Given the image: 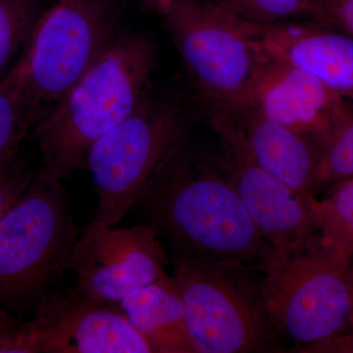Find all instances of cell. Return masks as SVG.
<instances>
[{
    "instance_id": "cell-23",
    "label": "cell",
    "mask_w": 353,
    "mask_h": 353,
    "mask_svg": "<svg viewBox=\"0 0 353 353\" xmlns=\"http://www.w3.org/2000/svg\"><path fill=\"white\" fill-rule=\"evenodd\" d=\"M299 353H353V333H343L322 343L309 345Z\"/></svg>"
},
{
    "instance_id": "cell-1",
    "label": "cell",
    "mask_w": 353,
    "mask_h": 353,
    "mask_svg": "<svg viewBox=\"0 0 353 353\" xmlns=\"http://www.w3.org/2000/svg\"><path fill=\"white\" fill-rule=\"evenodd\" d=\"M169 245L264 270L273 248L246 212L216 152L187 143L139 202Z\"/></svg>"
},
{
    "instance_id": "cell-15",
    "label": "cell",
    "mask_w": 353,
    "mask_h": 353,
    "mask_svg": "<svg viewBox=\"0 0 353 353\" xmlns=\"http://www.w3.org/2000/svg\"><path fill=\"white\" fill-rule=\"evenodd\" d=\"M119 305L153 353H197L173 277L167 276L132 290Z\"/></svg>"
},
{
    "instance_id": "cell-25",
    "label": "cell",
    "mask_w": 353,
    "mask_h": 353,
    "mask_svg": "<svg viewBox=\"0 0 353 353\" xmlns=\"http://www.w3.org/2000/svg\"><path fill=\"white\" fill-rule=\"evenodd\" d=\"M150 2L152 4L153 7H154L155 6H157L158 0H150Z\"/></svg>"
},
{
    "instance_id": "cell-10",
    "label": "cell",
    "mask_w": 353,
    "mask_h": 353,
    "mask_svg": "<svg viewBox=\"0 0 353 353\" xmlns=\"http://www.w3.org/2000/svg\"><path fill=\"white\" fill-rule=\"evenodd\" d=\"M216 150L223 169L252 218L273 250L307 240L317 232V202L312 194L292 189L264 170L254 159L226 114L210 110Z\"/></svg>"
},
{
    "instance_id": "cell-4",
    "label": "cell",
    "mask_w": 353,
    "mask_h": 353,
    "mask_svg": "<svg viewBox=\"0 0 353 353\" xmlns=\"http://www.w3.org/2000/svg\"><path fill=\"white\" fill-rule=\"evenodd\" d=\"M62 181L43 168L0 217V309L31 313L59 290L78 241Z\"/></svg>"
},
{
    "instance_id": "cell-2",
    "label": "cell",
    "mask_w": 353,
    "mask_h": 353,
    "mask_svg": "<svg viewBox=\"0 0 353 353\" xmlns=\"http://www.w3.org/2000/svg\"><path fill=\"white\" fill-rule=\"evenodd\" d=\"M157 50L148 34H116L32 130L43 168L59 180L85 168L88 150L152 95Z\"/></svg>"
},
{
    "instance_id": "cell-26",
    "label": "cell",
    "mask_w": 353,
    "mask_h": 353,
    "mask_svg": "<svg viewBox=\"0 0 353 353\" xmlns=\"http://www.w3.org/2000/svg\"><path fill=\"white\" fill-rule=\"evenodd\" d=\"M350 329H352V331H350V333H353V319H352V326H350Z\"/></svg>"
},
{
    "instance_id": "cell-20",
    "label": "cell",
    "mask_w": 353,
    "mask_h": 353,
    "mask_svg": "<svg viewBox=\"0 0 353 353\" xmlns=\"http://www.w3.org/2000/svg\"><path fill=\"white\" fill-rule=\"evenodd\" d=\"M246 20L259 24L311 19L312 0H228Z\"/></svg>"
},
{
    "instance_id": "cell-8",
    "label": "cell",
    "mask_w": 353,
    "mask_h": 353,
    "mask_svg": "<svg viewBox=\"0 0 353 353\" xmlns=\"http://www.w3.org/2000/svg\"><path fill=\"white\" fill-rule=\"evenodd\" d=\"M115 22L105 0H59L39 17L14 65L38 123L115 38Z\"/></svg>"
},
{
    "instance_id": "cell-24",
    "label": "cell",
    "mask_w": 353,
    "mask_h": 353,
    "mask_svg": "<svg viewBox=\"0 0 353 353\" xmlns=\"http://www.w3.org/2000/svg\"><path fill=\"white\" fill-rule=\"evenodd\" d=\"M20 321L19 318L0 309V350Z\"/></svg>"
},
{
    "instance_id": "cell-17",
    "label": "cell",
    "mask_w": 353,
    "mask_h": 353,
    "mask_svg": "<svg viewBox=\"0 0 353 353\" xmlns=\"http://www.w3.org/2000/svg\"><path fill=\"white\" fill-rule=\"evenodd\" d=\"M320 240L347 259H353V179L334 185L326 199L317 202Z\"/></svg>"
},
{
    "instance_id": "cell-7",
    "label": "cell",
    "mask_w": 353,
    "mask_h": 353,
    "mask_svg": "<svg viewBox=\"0 0 353 353\" xmlns=\"http://www.w3.org/2000/svg\"><path fill=\"white\" fill-rule=\"evenodd\" d=\"M194 92L208 109L245 101L265 54L226 0H158Z\"/></svg>"
},
{
    "instance_id": "cell-19",
    "label": "cell",
    "mask_w": 353,
    "mask_h": 353,
    "mask_svg": "<svg viewBox=\"0 0 353 353\" xmlns=\"http://www.w3.org/2000/svg\"><path fill=\"white\" fill-rule=\"evenodd\" d=\"M39 17L37 0H0V78L29 41Z\"/></svg>"
},
{
    "instance_id": "cell-14",
    "label": "cell",
    "mask_w": 353,
    "mask_h": 353,
    "mask_svg": "<svg viewBox=\"0 0 353 353\" xmlns=\"http://www.w3.org/2000/svg\"><path fill=\"white\" fill-rule=\"evenodd\" d=\"M214 109L226 114L246 150L264 170L292 189L314 196L319 157L314 145L267 119L250 104Z\"/></svg>"
},
{
    "instance_id": "cell-18",
    "label": "cell",
    "mask_w": 353,
    "mask_h": 353,
    "mask_svg": "<svg viewBox=\"0 0 353 353\" xmlns=\"http://www.w3.org/2000/svg\"><path fill=\"white\" fill-rule=\"evenodd\" d=\"M353 179V102L323 146L316 166V189Z\"/></svg>"
},
{
    "instance_id": "cell-13",
    "label": "cell",
    "mask_w": 353,
    "mask_h": 353,
    "mask_svg": "<svg viewBox=\"0 0 353 353\" xmlns=\"http://www.w3.org/2000/svg\"><path fill=\"white\" fill-rule=\"evenodd\" d=\"M253 36L268 57L316 77L343 99L353 102V38L312 19L259 24Z\"/></svg>"
},
{
    "instance_id": "cell-11",
    "label": "cell",
    "mask_w": 353,
    "mask_h": 353,
    "mask_svg": "<svg viewBox=\"0 0 353 353\" xmlns=\"http://www.w3.org/2000/svg\"><path fill=\"white\" fill-rule=\"evenodd\" d=\"M148 225L85 232L77 241L69 271L72 290L97 303L119 304L132 290L167 277L168 252Z\"/></svg>"
},
{
    "instance_id": "cell-5",
    "label": "cell",
    "mask_w": 353,
    "mask_h": 353,
    "mask_svg": "<svg viewBox=\"0 0 353 353\" xmlns=\"http://www.w3.org/2000/svg\"><path fill=\"white\" fill-rule=\"evenodd\" d=\"M190 120L178 102L152 95L90 148L97 209L87 231L115 226L145 196L190 138Z\"/></svg>"
},
{
    "instance_id": "cell-16",
    "label": "cell",
    "mask_w": 353,
    "mask_h": 353,
    "mask_svg": "<svg viewBox=\"0 0 353 353\" xmlns=\"http://www.w3.org/2000/svg\"><path fill=\"white\" fill-rule=\"evenodd\" d=\"M36 125L19 74L12 66L0 78V163L21 152L23 141Z\"/></svg>"
},
{
    "instance_id": "cell-21",
    "label": "cell",
    "mask_w": 353,
    "mask_h": 353,
    "mask_svg": "<svg viewBox=\"0 0 353 353\" xmlns=\"http://www.w3.org/2000/svg\"><path fill=\"white\" fill-rule=\"evenodd\" d=\"M34 175L21 152L0 163V217L24 192Z\"/></svg>"
},
{
    "instance_id": "cell-3",
    "label": "cell",
    "mask_w": 353,
    "mask_h": 353,
    "mask_svg": "<svg viewBox=\"0 0 353 353\" xmlns=\"http://www.w3.org/2000/svg\"><path fill=\"white\" fill-rule=\"evenodd\" d=\"M169 263L197 353L282 352L261 269L169 245Z\"/></svg>"
},
{
    "instance_id": "cell-9",
    "label": "cell",
    "mask_w": 353,
    "mask_h": 353,
    "mask_svg": "<svg viewBox=\"0 0 353 353\" xmlns=\"http://www.w3.org/2000/svg\"><path fill=\"white\" fill-rule=\"evenodd\" d=\"M0 353H153L119 304L53 292L21 320Z\"/></svg>"
},
{
    "instance_id": "cell-6",
    "label": "cell",
    "mask_w": 353,
    "mask_h": 353,
    "mask_svg": "<svg viewBox=\"0 0 353 353\" xmlns=\"http://www.w3.org/2000/svg\"><path fill=\"white\" fill-rule=\"evenodd\" d=\"M352 259L320 240L273 250L263 270V292L281 341L299 352L345 333L353 319Z\"/></svg>"
},
{
    "instance_id": "cell-22",
    "label": "cell",
    "mask_w": 353,
    "mask_h": 353,
    "mask_svg": "<svg viewBox=\"0 0 353 353\" xmlns=\"http://www.w3.org/2000/svg\"><path fill=\"white\" fill-rule=\"evenodd\" d=\"M311 19L332 26L353 38V0H312Z\"/></svg>"
},
{
    "instance_id": "cell-12",
    "label": "cell",
    "mask_w": 353,
    "mask_h": 353,
    "mask_svg": "<svg viewBox=\"0 0 353 353\" xmlns=\"http://www.w3.org/2000/svg\"><path fill=\"white\" fill-rule=\"evenodd\" d=\"M241 103L303 137L320 153L350 101L308 72L265 54L252 90Z\"/></svg>"
},
{
    "instance_id": "cell-27",
    "label": "cell",
    "mask_w": 353,
    "mask_h": 353,
    "mask_svg": "<svg viewBox=\"0 0 353 353\" xmlns=\"http://www.w3.org/2000/svg\"><path fill=\"white\" fill-rule=\"evenodd\" d=\"M226 1H228V0H226ZM228 2H229V1H228Z\"/></svg>"
}]
</instances>
